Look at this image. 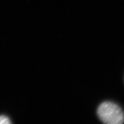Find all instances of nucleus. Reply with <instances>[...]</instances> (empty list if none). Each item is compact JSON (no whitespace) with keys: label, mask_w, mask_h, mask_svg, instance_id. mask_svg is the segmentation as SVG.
Wrapping results in <instances>:
<instances>
[{"label":"nucleus","mask_w":124,"mask_h":124,"mask_svg":"<svg viewBox=\"0 0 124 124\" xmlns=\"http://www.w3.org/2000/svg\"><path fill=\"white\" fill-rule=\"evenodd\" d=\"M97 114L101 121L107 124H122L124 122L122 108L113 102L102 103L98 108Z\"/></svg>","instance_id":"obj_1"},{"label":"nucleus","mask_w":124,"mask_h":124,"mask_svg":"<svg viewBox=\"0 0 124 124\" xmlns=\"http://www.w3.org/2000/svg\"><path fill=\"white\" fill-rule=\"evenodd\" d=\"M11 122L7 116L4 115L0 116V124H10Z\"/></svg>","instance_id":"obj_2"}]
</instances>
